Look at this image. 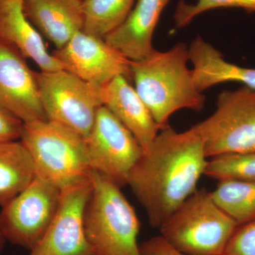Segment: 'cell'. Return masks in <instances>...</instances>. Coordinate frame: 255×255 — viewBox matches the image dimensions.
Segmentation results:
<instances>
[{
    "instance_id": "1",
    "label": "cell",
    "mask_w": 255,
    "mask_h": 255,
    "mask_svg": "<svg viewBox=\"0 0 255 255\" xmlns=\"http://www.w3.org/2000/svg\"><path fill=\"white\" fill-rule=\"evenodd\" d=\"M208 157L195 127L182 132L170 127L160 130L128 178L150 226L159 228L197 190Z\"/></svg>"
},
{
    "instance_id": "2",
    "label": "cell",
    "mask_w": 255,
    "mask_h": 255,
    "mask_svg": "<svg viewBox=\"0 0 255 255\" xmlns=\"http://www.w3.org/2000/svg\"><path fill=\"white\" fill-rule=\"evenodd\" d=\"M189 61V48L184 43L130 61L135 90L161 127H169V118L178 110L199 112L204 108L205 96L196 86Z\"/></svg>"
},
{
    "instance_id": "3",
    "label": "cell",
    "mask_w": 255,
    "mask_h": 255,
    "mask_svg": "<svg viewBox=\"0 0 255 255\" xmlns=\"http://www.w3.org/2000/svg\"><path fill=\"white\" fill-rule=\"evenodd\" d=\"M91 181L84 226L93 255H141L140 222L121 187L95 171Z\"/></svg>"
},
{
    "instance_id": "4",
    "label": "cell",
    "mask_w": 255,
    "mask_h": 255,
    "mask_svg": "<svg viewBox=\"0 0 255 255\" xmlns=\"http://www.w3.org/2000/svg\"><path fill=\"white\" fill-rule=\"evenodd\" d=\"M19 140L29 152L37 174L60 189L90 177L85 138L71 129L36 121L23 124Z\"/></svg>"
},
{
    "instance_id": "5",
    "label": "cell",
    "mask_w": 255,
    "mask_h": 255,
    "mask_svg": "<svg viewBox=\"0 0 255 255\" xmlns=\"http://www.w3.org/2000/svg\"><path fill=\"white\" fill-rule=\"evenodd\" d=\"M237 223L217 205L211 191L197 189L159 228L161 236L188 255H223Z\"/></svg>"
},
{
    "instance_id": "6",
    "label": "cell",
    "mask_w": 255,
    "mask_h": 255,
    "mask_svg": "<svg viewBox=\"0 0 255 255\" xmlns=\"http://www.w3.org/2000/svg\"><path fill=\"white\" fill-rule=\"evenodd\" d=\"M216 110L194 127L202 137L209 157L255 151V90L243 86L225 90Z\"/></svg>"
},
{
    "instance_id": "7",
    "label": "cell",
    "mask_w": 255,
    "mask_h": 255,
    "mask_svg": "<svg viewBox=\"0 0 255 255\" xmlns=\"http://www.w3.org/2000/svg\"><path fill=\"white\" fill-rule=\"evenodd\" d=\"M36 77L47 119L86 138L103 106L100 89L65 70L41 71Z\"/></svg>"
},
{
    "instance_id": "8",
    "label": "cell",
    "mask_w": 255,
    "mask_h": 255,
    "mask_svg": "<svg viewBox=\"0 0 255 255\" xmlns=\"http://www.w3.org/2000/svg\"><path fill=\"white\" fill-rule=\"evenodd\" d=\"M61 189L37 174L26 189L1 207L0 233L5 241L31 251L54 217Z\"/></svg>"
},
{
    "instance_id": "9",
    "label": "cell",
    "mask_w": 255,
    "mask_h": 255,
    "mask_svg": "<svg viewBox=\"0 0 255 255\" xmlns=\"http://www.w3.org/2000/svg\"><path fill=\"white\" fill-rule=\"evenodd\" d=\"M92 171L119 187L128 178L144 151L137 139L105 106L97 112L95 122L85 138Z\"/></svg>"
},
{
    "instance_id": "10",
    "label": "cell",
    "mask_w": 255,
    "mask_h": 255,
    "mask_svg": "<svg viewBox=\"0 0 255 255\" xmlns=\"http://www.w3.org/2000/svg\"><path fill=\"white\" fill-rule=\"evenodd\" d=\"M92 191L89 179L61 189L59 206L46 234L29 255H93L84 216Z\"/></svg>"
},
{
    "instance_id": "11",
    "label": "cell",
    "mask_w": 255,
    "mask_h": 255,
    "mask_svg": "<svg viewBox=\"0 0 255 255\" xmlns=\"http://www.w3.org/2000/svg\"><path fill=\"white\" fill-rule=\"evenodd\" d=\"M64 70L101 88L116 77L132 79L130 60L103 38L82 31L53 53Z\"/></svg>"
},
{
    "instance_id": "12",
    "label": "cell",
    "mask_w": 255,
    "mask_h": 255,
    "mask_svg": "<svg viewBox=\"0 0 255 255\" xmlns=\"http://www.w3.org/2000/svg\"><path fill=\"white\" fill-rule=\"evenodd\" d=\"M0 107L23 124L48 120L36 73L15 47L0 39Z\"/></svg>"
},
{
    "instance_id": "13",
    "label": "cell",
    "mask_w": 255,
    "mask_h": 255,
    "mask_svg": "<svg viewBox=\"0 0 255 255\" xmlns=\"http://www.w3.org/2000/svg\"><path fill=\"white\" fill-rule=\"evenodd\" d=\"M100 94L102 105L130 130L145 152L164 128L155 122L128 79L116 77L100 88Z\"/></svg>"
},
{
    "instance_id": "14",
    "label": "cell",
    "mask_w": 255,
    "mask_h": 255,
    "mask_svg": "<svg viewBox=\"0 0 255 255\" xmlns=\"http://www.w3.org/2000/svg\"><path fill=\"white\" fill-rule=\"evenodd\" d=\"M170 0H137L125 21L105 37L109 44L130 61H138L155 50L152 38L159 17Z\"/></svg>"
},
{
    "instance_id": "15",
    "label": "cell",
    "mask_w": 255,
    "mask_h": 255,
    "mask_svg": "<svg viewBox=\"0 0 255 255\" xmlns=\"http://www.w3.org/2000/svg\"><path fill=\"white\" fill-rule=\"evenodd\" d=\"M0 39L15 47L25 58L33 60L41 72L64 70L26 17L23 0H0Z\"/></svg>"
},
{
    "instance_id": "16",
    "label": "cell",
    "mask_w": 255,
    "mask_h": 255,
    "mask_svg": "<svg viewBox=\"0 0 255 255\" xmlns=\"http://www.w3.org/2000/svg\"><path fill=\"white\" fill-rule=\"evenodd\" d=\"M26 17L57 49L83 31L82 0H23Z\"/></svg>"
},
{
    "instance_id": "17",
    "label": "cell",
    "mask_w": 255,
    "mask_h": 255,
    "mask_svg": "<svg viewBox=\"0 0 255 255\" xmlns=\"http://www.w3.org/2000/svg\"><path fill=\"white\" fill-rule=\"evenodd\" d=\"M189 61L198 90L204 92L224 82H239L255 90V68L239 66L226 61L221 52L200 36L189 47Z\"/></svg>"
},
{
    "instance_id": "18",
    "label": "cell",
    "mask_w": 255,
    "mask_h": 255,
    "mask_svg": "<svg viewBox=\"0 0 255 255\" xmlns=\"http://www.w3.org/2000/svg\"><path fill=\"white\" fill-rule=\"evenodd\" d=\"M29 152L18 140L0 142V206L6 205L36 177Z\"/></svg>"
},
{
    "instance_id": "19",
    "label": "cell",
    "mask_w": 255,
    "mask_h": 255,
    "mask_svg": "<svg viewBox=\"0 0 255 255\" xmlns=\"http://www.w3.org/2000/svg\"><path fill=\"white\" fill-rule=\"evenodd\" d=\"M211 193L215 202L238 226L255 220V182L221 180Z\"/></svg>"
},
{
    "instance_id": "20",
    "label": "cell",
    "mask_w": 255,
    "mask_h": 255,
    "mask_svg": "<svg viewBox=\"0 0 255 255\" xmlns=\"http://www.w3.org/2000/svg\"><path fill=\"white\" fill-rule=\"evenodd\" d=\"M135 0H82L83 31L105 39L125 21Z\"/></svg>"
},
{
    "instance_id": "21",
    "label": "cell",
    "mask_w": 255,
    "mask_h": 255,
    "mask_svg": "<svg viewBox=\"0 0 255 255\" xmlns=\"http://www.w3.org/2000/svg\"><path fill=\"white\" fill-rule=\"evenodd\" d=\"M204 175L218 181L232 179L255 182V151L211 157Z\"/></svg>"
},
{
    "instance_id": "22",
    "label": "cell",
    "mask_w": 255,
    "mask_h": 255,
    "mask_svg": "<svg viewBox=\"0 0 255 255\" xmlns=\"http://www.w3.org/2000/svg\"><path fill=\"white\" fill-rule=\"evenodd\" d=\"M219 8H238L251 14L255 12V0H198L193 4L181 0L173 16L176 28L185 27L198 15Z\"/></svg>"
},
{
    "instance_id": "23",
    "label": "cell",
    "mask_w": 255,
    "mask_h": 255,
    "mask_svg": "<svg viewBox=\"0 0 255 255\" xmlns=\"http://www.w3.org/2000/svg\"><path fill=\"white\" fill-rule=\"evenodd\" d=\"M223 255H255V220L236 228Z\"/></svg>"
},
{
    "instance_id": "24",
    "label": "cell",
    "mask_w": 255,
    "mask_h": 255,
    "mask_svg": "<svg viewBox=\"0 0 255 255\" xmlns=\"http://www.w3.org/2000/svg\"><path fill=\"white\" fill-rule=\"evenodd\" d=\"M23 123L0 107V142L19 140Z\"/></svg>"
},
{
    "instance_id": "25",
    "label": "cell",
    "mask_w": 255,
    "mask_h": 255,
    "mask_svg": "<svg viewBox=\"0 0 255 255\" xmlns=\"http://www.w3.org/2000/svg\"><path fill=\"white\" fill-rule=\"evenodd\" d=\"M140 251L141 255H188L176 250L161 236L144 242Z\"/></svg>"
},
{
    "instance_id": "26",
    "label": "cell",
    "mask_w": 255,
    "mask_h": 255,
    "mask_svg": "<svg viewBox=\"0 0 255 255\" xmlns=\"http://www.w3.org/2000/svg\"><path fill=\"white\" fill-rule=\"evenodd\" d=\"M5 243H6V241H5L2 235L0 233V252L2 251L3 248H4Z\"/></svg>"
}]
</instances>
